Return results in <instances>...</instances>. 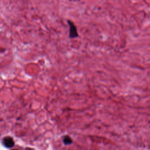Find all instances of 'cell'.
I'll list each match as a JSON object with an SVG mask.
<instances>
[{
	"mask_svg": "<svg viewBox=\"0 0 150 150\" xmlns=\"http://www.w3.org/2000/svg\"><path fill=\"white\" fill-rule=\"evenodd\" d=\"M67 23L69 27V38L73 39L79 37L77 27L74 25V23L70 20H67Z\"/></svg>",
	"mask_w": 150,
	"mask_h": 150,
	"instance_id": "cell-1",
	"label": "cell"
},
{
	"mask_svg": "<svg viewBox=\"0 0 150 150\" xmlns=\"http://www.w3.org/2000/svg\"><path fill=\"white\" fill-rule=\"evenodd\" d=\"M2 144L6 148H12L15 146V141L10 136L4 137L2 139Z\"/></svg>",
	"mask_w": 150,
	"mask_h": 150,
	"instance_id": "cell-2",
	"label": "cell"
},
{
	"mask_svg": "<svg viewBox=\"0 0 150 150\" xmlns=\"http://www.w3.org/2000/svg\"><path fill=\"white\" fill-rule=\"evenodd\" d=\"M62 142L64 145H70L73 143V139L71 137L68 135H65L62 137Z\"/></svg>",
	"mask_w": 150,
	"mask_h": 150,
	"instance_id": "cell-3",
	"label": "cell"
}]
</instances>
